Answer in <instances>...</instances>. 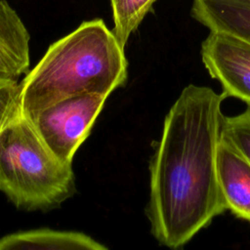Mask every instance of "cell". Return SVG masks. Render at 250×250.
<instances>
[{
    "label": "cell",
    "instance_id": "6da1fadb",
    "mask_svg": "<svg viewBox=\"0 0 250 250\" xmlns=\"http://www.w3.org/2000/svg\"><path fill=\"white\" fill-rule=\"evenodd\" d=\"M222 94L189 84L165 116L149 163L146 216L157 242L186 245L226 209L217 173Z\"/></svg>",
    "mask_w": 250,
    "mask_h": 250
},
{
    "label": "cell",
    "instance_id": "7a4b0ae2",
    "mask_svg": "<svg viewBox=\"0 0 250 250\" xmlns=\"http://www.w3.org/2000/svg\"><path fill=\"white\" fill-rule=\"evenodd\" d=\"M128 62L113 31L102 19L80 23L49 46L20 82L19 108L31 118L67 98L109 96L127 80Z\"/></svg>",
    "mask_w": 250,
    "mask_h": 250
},
{
    "label": "cell",
    "instance_id": "3957f363",
    "mask_svg": "<svg viewBox=\"0 0 250 250\" xmlns=\"http://www.w3.org/2000/svg\"><path fill=\"white\" fill-rule=\"evenodd\" d=\"M0 191L27 211L56 207L75 191L71 164L48 148L20 108L0 129Z\"/></svg>",
    "mask_w": 250,
    "mask_h": 250
},
{
    "label": "cell",
    "instance_id": "277c9868",
    "mask_svg": "<svg viewBox=\"0 0 250 250\" xmlns=\"http://www.w3.org/2000/svg\"><path fill=\"white\" fill-rule=\"evenodd\" d=\"M106 99L107 96L95 94L67 98L28 119L48 148L62 161L72 164Z\"/></svg>",
    "mask_w": 250,
    "mask_h": 250
},
{
    "label": "cell",
    "instance_id": "5b68a950",
    "mask_svg": "<svg viewBox=\"0 0 250 250\" xmlns=\"http://www.w3.org/2000/svg\"><path fill=\"white\" fill-rule=\"evenodd\" d=\"M200 55L209 74L221 84L224 98H236L250 106V42L228 32L210 31Z\"/></svg>",
    "mask_w": 250,
    "mask_h": 250
},
{
    "label": "cell",
    "instance_id": "8992f818",
    "mask_svg": "<svg viewBox=\"0 0 250 250\" xmlns=\"http://www.w3.org/2000/svg\"><path fill=\"white\" fill-rule=\"evenodd\" d=\"M217 173L226 209L250 223V160L221 138Z\"/></svg>",
    "mask_w": 250,
    "mask_h": 250
},
{
    "label": "cell",
    "instance_id": "52a82bcc",
    "mask_svg": "<svg viewBox=\"0 0 250 250\" xmlns=\"http://www.w3.org/2000/svg\"><path fill=\"white\" fill-rule=\"evenodd\" d=\"M29 32L16 10L0 0V78L14 79L29 70Z\"/></svg>",
    "mask_w": 250,
    "mask_h": 250
},
{
    "label": "cell",
    "instance_id": "ba28073f",
    "mask_svg": "<svg viewBox=\"0 0 250 250\" xmlns=\"http://www.w3.org/2000/svg\"><path fill=\"white\" fill-rule=\"evenodd\" d=\"M107 247L80 231L35 229L0 237V250H106Z\"/></svg>",
    "mask_w": 250,
    "mask_h": 250
},
{
    "label": "cell",
    "instance_id": "9c48e42d",
    "mask_svg": "<svg viewBox=\"0 0 250 250\" xmlns=\"http://www.w3.org/2000/svg\"><path fill=\"white\" fill-rule=\"evenodd\" d=\"M191 16L210 31H223L250 42V0H193Z\"/></svg>",
    "mask_w": 250,
    "mask_h": 250
},
{
    "label": "cell",
    "instance_id": "30bf717a",
    "mask_svg": "<svg viewBox=\"0 0 250 250\" xmlns=\"http://www.w3.org/2000/svg\"><path fill=\"white\" fill-rule=\"evenodd\" d=\"M156 0H110L113 33L123 48Z\"/></svg>",
    "mask_w": 250,
    "mask_h": 250
},
{
    "label": "cell",
    "instance_id": "8fae6325",
    "mask_svg": "<svg viewBox=\"0 0 250 250\" xmlns=\"http://www.w3.org/2000/svg\"><path fill=\"white\" fill-rule=\"evenodd\" d=\"M222 139L233 146L250 160V106L236 115L225 116L221 130Z\"/></svg>",
    "mask_w": 250,
    "mask_h": 250
},
{
    "label": "cell",
    "instance_id": "7c38bea8",
    "mask_svg": "<svg viewBox=\"0 0 250 250\" xmlns=\"http://www.w3.org/2000/svg\"><path fill=\"white\" fill-rule=\"evenodd\" d=\"M19 93L18 80L0 78V129L19 109Z\"/></svg>",
    "mask_w": 250,
    "mask_h": 250
}]
</instances>
